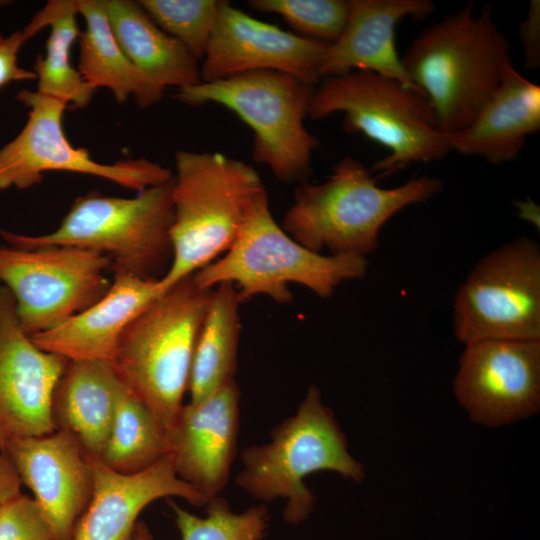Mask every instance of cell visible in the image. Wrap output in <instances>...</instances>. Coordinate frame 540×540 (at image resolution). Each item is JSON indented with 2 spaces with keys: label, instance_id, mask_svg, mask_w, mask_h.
Returning <instances> with one entry per match:
<instances>
[{
  "label": "cell",
  "instance_id": "cell-6",
  "mask_svg": "<svg viewBox=\"0 0 540 540\" xmlns=\"http://www.w3.org/2000/svg\"><path fill=\"white\" fill-rule=\"evenodd\" d=\"M367 269L365 256L323 255L295 241L276 223L265 192L252 206L229 250L193 277L202 288L233 283L241 303L266 295L288 304L293 301L291 283L329 298L342 282L364 278Z\"/></svg>",
  "mask_w": 540,
  "mask_h": 540
},
{
  "label": "cell",
  "instance_id": "cell-18",
  "mask_svg": "<svg viewBox=\"0 0 540 540\" xmlns=\"http://www.w3.org/2000/svg\"><path fill=\"white\" fill-rule=\"evenodd\" d=\"M240 390L233 381L199 403L183 405L167 431L176 472L208 501L225 488L236 454Z\"/></svg>",
  "mask_w": 540,
  "mask_h": 540
},
{
  "label": "cell",
  "instance_id": "cell-5",
  "mask_svg": "<svg viewBox=\"0 0 540 540\" xmlns=\"http://www.w3.org/2000/svg\"><path fill=\"white\" fill-rule=\"evenodd\" d=\"M173 178L132 198L89 193L75 199L60 225L43 235L0 230L7 245L32 249L73 246L108 257L114 272L160 280L173 246Z\"/></svg>",
  "mask_w": 540,
  "mask_h": 540
},
{
  "label": "cell",
  "instance_id": "cell-22",
  "mask_svg": "<svg viewBox=\"0 0 540 540\" xmlns=\"http://www.w3.org/2000/svg\"><path fill=\"white\" fill-rule=\"evenodd\" d=\"M121 387L106 362L68 361L54 393V418L57 428L71 433L87 455H101Z\"/></svg>",
  "mask_w": 540,
  "mask_h": 540
},
{
  "label": "cell",
  "instance_id": "cell-4",
  "mask_svg": "<svg viewBox=\"0 0 540 540\" xmlns=\"http://www.w3.org/2000/svg\"><path fill=\"white\" fill-rule=\"evenodd\" d=\"M173 258L161 294L229 250L266 188L251 165L219 152L175 154Z\"/></svg>",
  "mask_w": 540,
  "mask_h": 540
},
{
  "label": "cell",
  "instance_id": "cell-8",
  "mask_svg": "<svg viewBox=\"0 0 540 540\" xmlns=\"http://www.w3.org/2000/svg\"><path fill=\"white\" fill-rule=\"evenodd\" d=\"M341 112L343 128L389 150L370 171L390 174L411 163L443 158L450 150L426 99L399 81L370 71H352L319 82L308 116L320 120Z\"/></svg>",
  "mask_w": 540,
  "mask_h": 540
},
{
  "label": "cell",
  "instance_id": "cell-12",
  "mask_svg": "<svg viewBox=\"0 0 540 540\" xmlns=\"http://www.w3.org/2000/svg\"><path fill=\"white\" fill-rule=\"evenodd\" d=\"M16 98L28 109V120L0 149V190L30 188L48 171L93 175L136 192L173 178L170 169L145 158L112 164L93 160L86 148L74 147L65 136V102L25 89Z\"/></svg>",
  "mask_w": 540,
  "mask_h": 540
},
{
  "label": "cell",
  "instance_id": "cell-16",
  "mask_svg": "<svg viewBox=\"0 0 540 540\" xmlns=\"http://www.w3.org/2000/svg\"><path fill=\"white\" fill-rule=\"evenodd\" d=\"M1 453L32 491L56 540H71L92 494L88 457L75 437L57 428L46 435L15 440Z\"/></svg>",
  "mask_w": 540,
  "mask_h": 540
},
{
  "label": "cell",
  "instance_id": "cell-23",
  "mask_svg": "<svg viewBox=\"0 0 540 540\" xmlns=\"http://www.w3.org/2000/svg\"><path fill=\"white\" fill-rule=\"evenodd\" d=\"M119 46L158 88L177 90L201 81L199 61L174 37L159 28L138 2L103 0Z\"/></svg>",
  "mask_w": 540,
  "mask_h": 540
},
{
  "label": "cell",
  "instance_id": "cell-20",
  "mask_svg": "<svg viewBox=\"0 0 540 540\" xmlns=\"http://www.w3.org/2000/svg\"><path fill=\"white\" fill-rule=\"evenodd\" d=\"M113 274L101 299L57 327L31 336L33 342L67 361L110 364L123 331L161 295L160 280Z\"/></svg>",
  "mask_w": 540,
  "mask_h": 540
},
{
  "label": "cell",
  "instance_id": "cell-32",
  "mask_svg": "<svg viewBox=\"0 0 540 540\" xmlns=\"http://www.w3.org/2000/svg\"><path fill=\"white\" fill-rule=\"evenodd\" d=\"M27 40L23 31H16L9 36L0 35V89L13 81L36 79L33 71L17 64L18 52Z\"/></svg>",
  "mask_w": 540,
  "mask_h": 540
},
{
  "label": "cell",
  "instance_id": "cell-19",
  "mask_svg": "<svg viewBox=\"0 0 540 540\" xmlns=\"http://www.w3.org/2000/svg\"><path fill=\"white\" fill-rule=\"evenodd\" d=\"M434 7L430 0H350L345 28L328 45L321 60V79L370 71L420 93L406 74L396 50L395 28L406 17H426Z\"/></svg>",
  "mask_w": 540,
  "mask_h": 540
},
{
  "label": "cell",
  "instance_id": "cell-15",
  "mask_svg": "<svg viewBox=\"0 0 540 540\" xmlns=\"http://www.w3.org/2000/svg\"><path fill=\"white\" fill-rule=\"evenodd\" d=\"M328 45L282 30L220 0L200 78L212 82L248 72L277 71L316 87Z\"/></svg>",
  "mask_w": 540,
  "mask_h": 540
},
{
  "label": "cell",
  "instance_id": "cell-34",
  "mask_svg": "<svg viewBox=\"0 0 540 540\" xmlns=\"http://www.w3.org/2000/svg\"><path fill=\"white\" fill-rule=\"evenodd\" d=\"M22 482L8 457L0 452V503L20 492Z\"/></svg>",
  "mask_w": 540,
  "mask_h": 540
},
{
  "label": "cell",
  "instance_id": "cell-26",
  "mask_svg": "<svg viewBox=\"0 0 540 540\" xmlns=\"http://www.w3.org/2000/svg\"><path fill=\"white\" fill-rule=\"evenodd\" d=\"M76 0H52L37 12L22 30L27 39L50 27L45 55L34 64L37 92L61 100L72 108H85L95 89L90 87L71 63V48L78 39Z\"/></svg>",
  "mask_w": 540,
  "mask_h": 540
},
{
  "label": "cell",
  "instance_id": "cell-24",
  "mask_svg": "<svg viewBox=\"0 0 540 540\" xmlns=\"http://www.w3.org/2000/svg\"><path fill=\"white\" fill-rule=\"evenodd\" d=\"M76 6L85 20V30L78 37L77 68L84 81L95 90L108 88L119 103L130 96L141 108L158 103L164 91L123 52L111 30L103 0H76Z\"/></svg>",
  "mask_w": 540,
  "mask_h": 540
},
{
  "label": "cell",
  "instance_id": "cell-35",
  "mask_svg": "<svg viewBox=\"0 0 540 540\" xmlns=\"http://www.w3.org/2000/svg\"><path fill=\"white\" fill-rule=\"evenodd\" d=\"M130 540H153V537L146 524L138 522Z\"/></svg>",
  "mask_w": 540,
  "mask_h": 540
},
{
  "label": "cell",
  "instance_id": "cell-30",
  "mask_svg": "<svg viewBox=\"0 0 540 540\" xmlns=\"http://www.w3.org/2000/svg\"><path fill=\"white\" fill-rule=\"evenodd\" d=\"M252 9L281 16L305 38L331 44L342 34L349 14L346 0H250Z\"/></svg>",
  "mask_w": 540,
  "mask_h": 540
},
{
  "label": "cell",
  "instance_id": "cell-9",
  "mask_svg": "<svg viewBox=\"0 0 540 540\" xmlns=\"http://www.w3.org/2000/svg\"><path fill=\"white\" fill-rule=\"evenodd\" d=\"M315 86L277 71H254L177 90L187 105L215 103L253 132V159L284 183L307 182L319 140L304 126Z\"/></svg>",
  "mask_w": 540,
  "mask_h": 540
},
{
  "label": "cell",
  "instance_id": "cell-27",
  "mask_svg": "<svg viewBox=\"0 0 540 540\" xmlns=\"http://www.w3.org/2000/svg\"><path fill=\"white\" fill-rule=\"evenodd\" d=\"M169 452L167 430L122 386L110 433L99 458L111 469L128 474L148 468Z\"/></svg>",
  "mask_w": 540,
  "mask_h": 540
},
{
  "label": "cell",
  "instance_id": "cell-21",
  "mask_svg": "<svg viewBox=\"0 0 540 540\" xmlns=\"http://www.w3.org/2000/svg\"><path fill=\"white\" fill-rule=\"evenodd\" d=\"M539 129L540 86L512 65L468 126L441 134L449 150L501 164L516 159L528 136Z\"/></svg>",
  "mask_w": 540,
  "mask_h": 540
},
{
  "label": "cell",
  "instance_id": "cell-7",
  "mask_svg": "<svg viewBox=\"0 0 540 540\" xmlns=\"http://www.w3.org/2000/svg\"><path fill=\"white\" fill-rule=\"evenodd\" d=\"M271 441L252 445L241 453L242 470L236 485L256 500H286L284 520L305 521L314 509L315 496L304 479L319 471H332L356 483L364 467L348 451L347 440L333 412L311 385L293 416L271 430Z\"/></svg>",
  "mask_w": 540,
  "mask_h": 540
},
{
  "label": "cell",
  "instance_id": "cell-2",
  "mask_svg": "<svg viewBox=\"0 0 540 540\" xmlns=\"http://www.w3.org/2000/svg\"><path fill=\"white\" fill-rule=\"evenodd\" d=\"M442 188L439 178L429 176L382 188L362 162L346 156L324 182L298 184L282 229L314 252L327 249L331 255L366 257L377 249L379 232L393 215Z\"/></svg>",
  "mask_w": 540,
  "mask_h": 540
},
{
  "label": "cell",
  "instance_id": "cell-1",
  "mask_svg": "<svg viewBox=\"0 0 540 540\" xmlns=\"http://www.w3.org/2000/svg\"><path fill=\"white\" fill-rule=\"evenodd\" d=\"M401 62L440 133L468 126L512 66L509 43L491 7L475 14L473 2L423 30Z\"/></svg>",
  "mask_w": 540,
  "mask_h": 540
},
{
  "label": "cell",
  "instance_id": "cell-25",
  "mask_svg": "<svg viewBox=\"0 0 540 540\" xmlns=\"http://www.w3.org/2000/svg\"><path fill=\"white\" fill-rule=\"evenodd\" d=\"M236 287L222 282L213 288L196 341L188 390L199 403L235 381L241 323Z\"/></svg>",
  "mask_w": 540,
  "mask_h": 540
},
{
  "label": "cell",
  "instance_id": "cell-13",
  "mask_svg": "<svg viewBox=\"0 0 540 540\" xmlns=\"http://www.w3.org/2000/svg\"><path fill=\"white\" fill-rule=\"evenodd\" d=\"M454 393L473 423L498 427L540 409V340H480L465 345Z\"/></svg>",
  "mask_w": 540,
  "mask_h": 540
},
{
  "label": "cell",
  "instance_id": "cell-3",
  "mask_svg": "<svg viewBox=\"0 0 540 540\" xmlns=\"http://www.w3.org/2000/svg\"><path fill=\"white\" fill-rule=\"evenodd\" d=\"M212 291L197 285L193 274L177 282L126 327L110 362L123 388L167 431L183 406Z\"/></svg>",
  "mask_w": 540,
  "mask_h": 540
},
{
  "label": "cell",
  "instance_id": "cell-10",
  "mask_svg": "<svg viewBox=\"0 0 540 540\" xmlns=\"http://www.w3.org/2000/svg\"><path fill=\"white\" fill-rule=\"evenodd\" d=\"M453 328L463 344L540 340V248L517 237L477 262L458 288Z\"/></svg>",
  "mask_w": 540,
  "mask_h": 540
},
{
  "label": "cell",
  "instance_id": "cell-14",
  "mask_svg": "<svg viewBox=\"0 0 540 540\" xmlns=\"http://www.w3.org/2000/svg\"><path fill=\"white\" fill-rule=\"evenodd\" d=\"M67 363L23 331L14 298L0 284V452L15 440L57 429L53 398Z\"/></svg>",
  "mask_w": 540,
  "mask_h": 540
},
{
  "label": "cell",
  "instance_id": "cell-31",
  "mask_svg": "<svg viewBox=\"0 0 540 540\" xmlns=\"http://www.w3.org/2000/svg\"><path fill=\"white\" fill-rule=\"evenodd\" d=\"M0 540H56L34 500L18 492L0 503Z\"/></svg>",
  "mask_w": 540,
  "mask_h": 540
},
{
  "label": "cell",
  "instance_id": "cell-28",
  "mask_svg": "<svg viewBox=\"0 0 540 540\" xmlns=\"http://www.w3.org/2000/svg\"><path fill=\"white\" fill-rule=\"evenodd\" d=\"M181 540H261L268 521V509L253 505L242 513L231 511L228 502L214 497L207 503V516L199 517L169 501Z\"/></svg>",
  "mask_w": 540,
  "mask_h": 540
},
{
  "label": "cell",
  "instance_id": "cell-33",
  "mask_svg": "<svg viewBox=\"0 0 540 540\" xmlns=\"http://www.w3.org/2000/svg\"><path fill=\"white\" fill-rule=\"evenodd\" d=\"M519 38L522 43L527 69L540 66V2L532 0L525 19L519 26Z\"/></svg>",
  "mask_w": 540,
  "mask_h": 540
},
{
  "label": "cell",
  "instance_id": "cell-11",
  "mask_svg": "<svg viewBox=\"0 0 540 540\" xmlns=\"http://www.w3.org/2000/svg\"><path fill=\"white\" fill-rule=\"evenodd\" d=\"M110 259L73 246H0V284L15 301L30 337L48 331L101 299L111 286Z\"/></svg>",
  "mask_w": 540,
  "mask_h": 540
},
{
  "label": "cell",
  "instance_id": "cell-36",
  "mask_svg": "<svg viewBox=\"0 0 540 540\" xmlns=\"http://www.w3.org/2000/svg\"><path fill=\"white\" fill-rule=\"evenodd\" d=\"M6 3H9V2H6V1H0V7L4 6Z\"/></svg>",
  "mask_w": 540,
  "mask_h": 540
},
{
  "label": "cell",
  "instance_id": "cell-17",
  "mask_svg": "<svg viewBox=\"0 0 540 540\" xmlns=\"http://www.w3.org/2000/svg\"><path fill=\"white\" fill-rule=\"evenodd\" d=\"M88 457L92 475L90 501L76 524L71 540H130L136 519L153 501L180 497L194 506L208 499L181 479L170 454L135 473H120L99 457Z\"/></svg>",
  "mask_w": 540,
  "mask_h": 540
},
{
  "label": "cell",
  "instance_id": "cell-29",
  "mask_svg": "<svg viewBox=\"0 0 540 540\" xmlns=\"http://www.w3.org/2000/svg\"><path fill=\"white\" fill-rule=\"evenodd\" d=\"M138 3L159 28L202 61L215 27L220 0H140Z\"/></svg>",
  "mask_w": 540,
  "mask_h": 540
}]
</instances>
